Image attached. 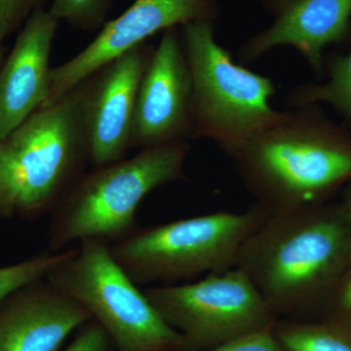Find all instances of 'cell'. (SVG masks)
<instances>
[{
	"mask_svg": "<svg viewBox=\"0 0 351 351\" xmlns=\"http://www.w3.org/2000/svg\"><path fill=\"white\" fill-rule=\"evenodd\" d=\"M351 262V223L339 202L269 213L235 267L257 288L276 317L325 313Z\"/></svg>",
	"mask_w": 351,
	"mask_h": 351,
	"instance_id": "6da1fadb",
	"label": "cell"
},
{
	"mask_svg": "<svg viewBox=\"0 0 351 351\" xmlns=\"http://www.w3.org/2000/svg\"><path fill=\"white\" fill-rule=\"evenodd\" d=\"M267 213L330 202L351 178V131L297 107L228 154Z\"/></svg>",
	"mask_w": 351,
	"mask_h": 351,
	"instance_id": "7a4b0ae2",
	"label": "cell"
},
{
	"mask_svg": "<svg viewBox=\"0 0 351 351\" xmlns=\"http://www.w3.org/2000/svg\"><path fill=\"white\" fill-rule=\"evenodd\" d=\"M188 152L186 142L158 145L85 176L53 212L50 252L84 240L112 244L130 234L142 201L154 189L181 179Z\"/></svg>",
	"mask_w": 351,
	"mask_h": 351,
	"instance_id": "3957f363",
	"label": "cell"
},
{
	"mask_svg": "<svg viewBox=\"0 0 351 351\" xmlns=\"http://www.w3.org/2000/svg\"><path fill=\"white\" fill-rule=\"evenodd\" d=\"M269 213L215 212L134 230L110 244L115 262L138 286L171 285L237 265L246 240Z\"/></svg>",
	"mask_w": 351,
	"mask_h": 351,
	"instance_id": "277c9868",
	"label": "cell"
},
{
	"mask_svg": "<svg viewBox=\"0 0 351 351\" xmlns=\"http://www.w3.org/2000/svg\"><path fill=\"white\" fill-rule=\"evenodd\" d=\"M193 84V138H211L226 154L274 124V82L235 63L214 34L212 21L182 25Z\"/></svg>",
	"mask_w": 351,
	"mask_h": 351,
	"instance_id": "5b68a950",
	"label": "cell"
},
{
	"mask_svg": "<svg viewBox=\"0 0 351 351\" xmlns=\"http://www.w3.org/2000/svg\"><path fill=\"white\" fill-rule=\"evenodd\" d=\"M46 279L84 307L117 350L186 351L182 335L115 262L107 242H80Z\"/></svg>",
	"mask_w": 351,
	"mask_h": 351,
	"instance_id": "8992f818",
	"label": "cell"
},
{
	"mask_svg": "<svg viewBox=\"0 0 351 351\" xmlns=\"http://www.w3.org/2000/svg\"><path fill=\"white\" fill-rule=\"evenodd\" d=\"M143 291L163 319L182 335L186 351L213 348L274 326L278 319L237 267L193 282L149 286Z\"/></svg>",
	"mask_w": 351,
	"mask_h": 351,
	"instance_id": "52a82bcc",
	"label": "cell"
},
{
	"mask_svg": "<svg viewBox=\"0 0 351 351\" xmlns=\"http://www.w3.org/2000/svg\"><path fill=\"white\" fill-rule=\"evenodd\" d=\"M82 96L78 86L39 108L4 141L15 167L19 213L36 216L52 206L88 159Z\"/></svg>",
	"mask_w": 351,
	"mask_h": 351,
	"instance_id": "ba28073f",
	"label": "cell"
},
{
	"mask_svg": "<svg viewBox=\"0 0 351 351\" xmlns=\"http://www.w3.org/2000/svg\"><path fill=\"white\" fill-rule=\"evenodd\" d=\"M219 14L217 0H135L119 17L106 23L82 52L51 69L49 95L43 107L61 100L156 32L196 21L214 22Z\"/></svg>",
	"mask_w": 351,
	"mask_h": 351,
	"instance_id": "9c48e42d",
	"label": "cell"
},
{
	"mask_svg": "<svg viewBox=\"0 0 351 351\" xmlns=\"http://www.w3.org/2000/svg\"><path fill=\"white\" fill-rule=\"evenodd\" d=\"M193 84L177 27L166 29L138 86L132 145L143 149L193 138Z\"/></svg>",
	"mask_w": 351,
	"mask_h": 351,
	"instance_id": "30bf717a",
	"label": "cell"
},
{
	"mask_svg": "<svg viewBox=\"0 0 351 351\" xmlns=\"http://www.w3.org/2000/svg\"><path fill=\"white\" fill-rule=\"evenodd\" d=\"M152 52L142 44L101 69L90 86L82 87L88 159L96 168L121 160L132 145L138 86Z\"/></svg>",
	"mask_w": 351,
	"mask_h": 351,
	"instance_id": "8fae6325",
	"label": "cell"
},
{
	"mask_svg": "<svg viewBox=\"0 0 351 351\" xmlns=\"http://www.w3.org/2000/svg\"><path fill=\"white\" fill-rule=\"evenodd\" d=\"M263 5L274 15V23L242 46L243 63L279 46H290L314 71H321L325 48L341 43L350 32L351 0H263Z\"/></svg>",
	"mask_w": 351,
	"mask_h": 351,
	"instance_id": "7c38bea8",
	"label": "cell"
},
{
	"mask_svg": "<svg viewBox=\"0 0 351 351\" xmlns=\"http://www.w3.org/2000/svg\"><path fill=\"white\" fill-rule=\"evenodd\" d=\"M90 319L84 307L41 279L0 304V351H59Z\"/></svg>",
	"mask_w": 351,
	"mask_h": 351,
	"instance_id": "4fadbf2b",
	"label": "cell"
},
{
	"mask_svg": "<svg viewBox=\"0 0 351 351\" xmlns=\"http://www.w3.org/2000/svg\"><path fill=\"white\" fill-rule=\"evenodd\" d=\"M59 21L38 9L25 23L0 69V141L43 108L50 89V53Z\"/></svg>",
	"mask_w": 351,
	"mask_h": 351,
	"instance_id": "5bb4252c",
	"label": "cell"
},
{
	"mask_svg": "<svg viewBox=\"0 0 351 351\" xmlns=\"http://www.w3.org/2000/svg\"><path fill=\"white\" fill-rule=\"evenodd\" d=\"M274 331L284 351H351V328L329 318H279Z\"/></svg>",
	"mask_w": 351,
	"mask_h": 351,
	"instance_id": "9a60e30c",
	"label": "cell"
},
{
	"mask_svg": "<svg viewBox=\"0 0 351 351\" xmlns=\"http://www.w3.org/2000/svg\"><path fill=\"white\" fill-rule=\"evenodd\" d=\"M316 103L331 106L351 128V49L332 60L326 82L295 87L287 99L288 105L294 108Z\"/></svg>",
	"mask_w": 351,
	"mask_h": 351,
	"instance_id": "2e32d148",
	"label": "cell"
},
{
	"mask_svg": "<svg viewBox=\"0 0 351 351\" xmlns=\"http://www.w3.org/2000/svg\"><path fill=\"white\" fill-rule=\"evenodd\" d=\"M73 250L49 252L16 265L0 267V304L19 289L46 278L51 270L68 258Z\"/></svg>",
	"mask_w": 351,
	"mask_h": 351,
	"instance_id": "e0dca14e",
	"label": "cell"
},
{
	"mask_svg": "<svg viewBox=\"0 0 351 351\" xmlns=\"http://www.w3.org/2000/svg\"><path fill=\"white\" fill-rule=\"evenodd\" d=\"M112 0H54L49 13L78 29L92 31L105 22Z\"/></svg>",
	"mask_w": 351,
	"mask_h": 351,
	"instance_id": "ac0fdd59",
	"label": "cell"
},
{
	"mask_svg": "<svg viewBox=\"0 0 351 351\" xmlns=\"http://www.w3.org/2000/svg\"><path fill=\"white\" fill-rule=\"evenodd\" d=\"M18 188L12 156L5 143L0 141V218L17 212Z\"/></svg>",
	"mask_w": 351,
	"mask_h": 351,
	"instance_id": "d6986e66",
	"label": "cell"
},
{
	"mask_svg": "<svg viewBox=\"0 0 351 351\" xmlns=\"http://www.w3.org/2000/svg\"><path fill=\"white\" fill-rule=\"evenodd\" d=\"M41 2L43 0H0V43L41 9Z\"/></svg>",
	"mask_w": 351,
	"mask_h": 351,
	"instance_id": "ffe728a7",
	"label": "cell"
},
{
	"mask_svg": "<svg viewBox=\"0 0 351 351\" xmlns=\"http://www.w3.org/2000/svg\"><path fill=\"white\" fill-rule=\"evenodd\" d=\"M274 326L230 339L207 350L198 351H284L282 346L277 341Z\"/></svg>",
	"mask_w": 351,
	"mask_h": 351,
	"instance_id": "44dd1931",
	"label": "cell"
},
{
	"mask_svg": "<svg viewBox=\"0 0 351 351\" xmlns=\"http://www.w3.org/2000/svg\"><path fill=\"white\" fill-rule=\"evenodd\" d=\"M324 313L326 318L351 328V262L335 289Z\"/></svg>",
	"mask_w": 351,
	"mask_h": 351,
	"instance_id": "7402d4cb",
	"label": "cell"
},
{
	"mask_svg": "<svg viewBox=\"0 0 351 351\" xmlns=\"http://www.w3.org/2000/svg\"><path fill=\"white\" fill-rule=\"evenodd\" d=\"M112 345L105 330L96 321L90 319L63 351H108Z\"/></svg>",
	"mask_w": 351,
	"mask_h": 351,
	"instance_id": "603a6c76",
	"label": "cell"
},
{
	"mask_svg": "<svg viewBox=\"0 0 351 351\" xmlns=\"http://www.w3.org/2000/svg\"><path fill=\"white\" fill-rule=\"evenodd\" d=\"M339 203L351 223V178L343 188V198Z\"/></svg>",
	"mask_w": 351,
	"mask_h": 351,
	"instance_id": "cb8c5ba5",
	"label": "cell"
},
{
	"mask_svg": "<svg viewBox=\"0 0 351 351\" xmlns=\"http://www.w3.org/2000/svg\"><path fill=\"white\" fill-rule=\"evenodd\" d=\"M2 60H3V50H2L1 46H0V69L2 66Z\"/></svg>",
	"mask_w": 351,
	"mask_h": 351,
	"instance_id": "d4e9b609",
	"label": "cell"
}]
</instances>
